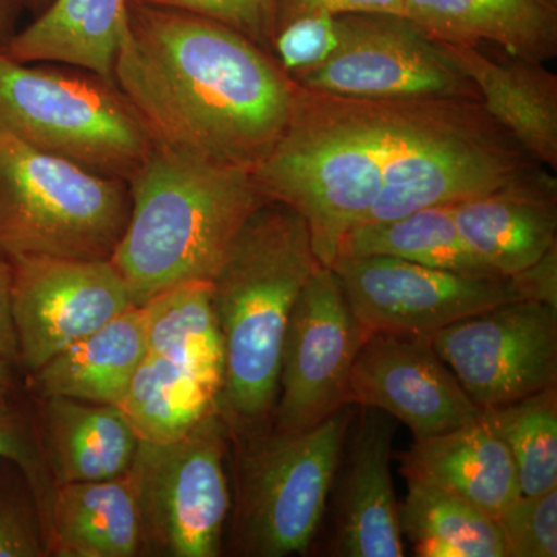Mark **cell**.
Segmentation results:
<instances>
[{
    "label": "cell",
    "mask_w": 557,
    "mask_h": 557,
    "mask_svg": "<svg viewBox=\"0 0 557 557\" xmlns=\"http://www.w3.org/2000/svg\"><path fill=\"white\" fill-rule=\"evenodd\" d=\"M536 166L480 101L296 86L287 129L252 177L267 199L306 219L319 262L330 267L354 226L456 205Z\"/></svg>",
    "instance_id": "1"
},
{
    "label": "cell",
    "mask_w": 557,
    "mask_h": 557,
    "mask_svg": "<svg viewBox=\"0 0 557 557\" xmlns=\"http://www.w3.org/2000/svg\"><path fill=\"white\" fill-rule=\"evenodd\" d=\"M113 79L156 141L252 172L287 129L296 84L240 33L129 2Z\"/></svg>",
    "instance_id": "2"
},
{
    "label": "cell",
    "mask_w": 557,
    "mask_h": 557,
    "mask_svg": "<svg viewBox=\"0 0 557 557\" xmlns=\"http://www.w3.org/2000/svg\"><path fill=\"white\" fill-rule=\"evenodd\" d=\"M321 265L306 219L269 199L249 215L209 281L225 355L218 410L230 437L271 426L289 314Z\"/></svg>",
    "instance_id": "3"
},
{
    "label": "cell",
    "mask_w": 557,
    "mask_h": 557,
    "mask_svg": "<svg viewBox=\"0 0 557 557\" xmlns=\"http://www.w3.org/2000/svg\"><path fill=\"white\" fill-rule=\"evenodd\" d=\"M127 186L129 220L110 262L137 307L186 282L211 281L249 215L269 200L252 172L156 139Z\"/></svg>",
    "instance_id": "4"
},
{
    "label": "cell",
    "mask_w": 557,
    "mask_h": 557,
    "mask_svg": "<svg viewBox=\"0 0 557 557\" xmlns=\"http://www.w3.org/2000/svg\"><path fill=\"white\" fill-rule=\"evenodd\" d=\"M357 405L307 431L230 437L231 511L223 555H307L324 518L333 472Z\"/></svg>",
    "instance_id": "5"
},
{
    "label": "cell",
    "mask_w": 557,
    "mask_h": 557,
    "mask_svg": "<svg viewBox=\"0 0 557 557\" xmlns=\"http://www.w3.org/2000/svg\"><path fill=\"white\" fill-rule=\"evenodd\" d=\"M0 135L106 177L129 180L152 135L112 81L0 50Z\"/></svg>",
    "instance_id": "6"
},
{
    "label": "cell",
    "mask_w": 557,
    "mask_h": 557,
    "mask_svg": "<svg viewBox=\"0 0 557 557\" xmlns=\"http://www.w3.org/2000/svg\"><path fill=\"white\" fill-rule=\"evenodd\" d=\"M129 212L126 180L0 135V251L7 258L110 259Z\"/></svg>",
    "instance_id": "7"
},
{
    "label": "cell",
    "mask_w": 557,
    "mask_h": 557,
    "mask_svg": "<svg viewBox=\"0 0 557 557\" xmlns=\"http://www.w3.org/2000/svg\"><path fill=\"white\" fill-rule=\"evenodd\" d=\"M230 431L212 410L182 437L139 443L129 475L145 557L223 555L231 511Z\"/></svg>",
    "instance_id": "8"
},
{
    "label": "cell",
    "mask_w": 557,
    "mask_h": 557,
    "mask_svg": "<svg viewBox=\"0 0 557 557\" xmlns=\"http://www.w3.org/2000/svg\"><path fill=\"white\" fill-rule=\"evenodd\" d=\"M343 38L335 53L296 86L339 97L480 101L445 44L406 16L341 14Z\"/></svg>",
    "instance_id": "9"
},
{
    "label": "cell",
    "mask_w": 557,
    "mask_h": 557,
    "mask_svg": "<svg viewBox=\"0 0 557 557\" xmlns=\"http://www.w3.org/2000/svg\"><path fill=\"white\" fill-rule=\"evenodd\" d=\"M368 335L336 274L319 267L289 314L271 428L289 434L307 431L354 405L351 366Z\"/></svg>",
    "instance_id": "10"
},
{
    "label": "cell",
    "mask_w": 557,
    "mask_h": 557,
    "mask_svg": "<svg viewBox=\"0 0 557 557\" xmlns=\"http://www.w3.org/2000/svg\"><path fill=\"white\" fill-rule=\"evenodd\" d=\"M431 341L479 409L557 386V309L547 304L507 300L438 330Z\"/></svg>",
    "instance_id": "11"
},
{
    "label": "cell",
    "mask_w": 557,
    "mask_h": 557,
    "mask_svg": "<svg viewBox=\"0 0 557 557\" xmlns=\"http://www.w3.org/2000/svg\"><path fill=\"white\" fill-rule=\"evenodd\" d=\"M10 311L22 379L137 307L110 259H9Z\"/></svg>",
    "instance_id": "12"
},
{
    "label": "cell",
    "mask_w": 557,
    "mask_h": 557,
    "mask_svg": "<svg viewBox=\"0 0 557 557\" xmlns=\"http://www.w3.org/2000/svg\"><path fill=\"white\" fill-rule=\"evenodd\" d=\"M330 269L369 333L431 336L497 304L522 299L511 277L458 273L383 256L338 258Z\"/></svg>",
    "instance_id": "13"
},
{
    "label": "cell",
    "mask_w": 557,
    "mask_h": 557,
    "mask_svg": "<svg viewBox=\"0 0 557 557\" xmlns=\"http://www.w3.org/2000/svg\"><path fill=\"white\" fill-rule=\"evenodd\" d=\"M397 420L383 410L357 406L330 483L319 531L324 555L403 557L399 504L392 479ZM319 534V533H318Z\"/></svg>",
    "instance_id": "14"
},
{
    "label": "cell",
    "mask_w": 557,
    "mask_h": 557,
    "mask_svg": "<svg viewBox=\"0 0 557 557\" xmlns=\"http://www.w3.org/2000/svg\"><path fill=\"white\" fill-rule=\"evenodd\" d=\"M350 403L383 410L405 423L413 440L453 431L480 416L424 335L369 333L351 366Z\"/></svg>",
    "instance_id": "15"
},
{
    "label": "cell",
    "mask_w": 557,
    "mask_h": 557,
    "mask_svg": "<svg viewBox=\"0 0 557 557\" xmlns=\"http://www.w3.org/2000/svg\"><path fill=\"white\" fill-rule=\"evenodd\" d=\"M454 219L469 251L497 276L512 277L557 245V180L544 166L458 201Z\"/></svg>",
    "instance_id": "16"
},
{
    "label": "cell",
    "mask_w": 557,
    "mask_h": 557,
    "mask_svg": "<svg viewBox=\"0 0 557 557\" xmlns=\"http://www.w3.org/2000/svg\"><path fill=\"white\" fill-rule=\"evenodd\" d=\"M408 485L434 487L497 518L520 496L518 471L505 443L483 420L413 440L399 456Z\"/></svg>",
    "instance_id": "17"
},
{
    "label": "cell",
    "mask_w": 557,
    "mask_h": 557,
    "mask_svg": "<svg viewBox=\"0 0 557 557\" xmlns=\"http://www.w3.org/2000/svg\"><path fill=\"white\" fill-rule=\"evenodd\" d=\"M445 44V42H443ZM486 112L541 166L557 170V76L542 62L445 44Z\"/></svg>",
    "instance_id": "18"
},
{
    "label": "cell",
    "mask_w": 557,
    "mask_h": 557,
    "mask_svg": "<svg viewBox=\"0 0 557 557\" xmlns=\"http://www.w3.org/2000/svg\"><path fill=\"white\" fill-rule=\"evenodd\" d=\"M30 397L57 486L119 479L131 471L141 438L119 406Z\"/></svg>",
    "instance_id": "19"
},
{
    "label": "cell",
    "mask_w": 557,
    "mask_h": 557,
    "mask_svg": "<svg viewBox=\"0 0 557 557\" xmlns=\"http://www.w3.org/2000/svg\"><path fill=\"white\" fill-rule=\"evenodd\" d=\"M405 16L440 42L542 64L557 54V0H405Z\"/></svg>",
    "instance_id": "20"
},
{
    "label": "cell",
    "mask_w": 557,
    "mask_h": 557,
    "mask_svg": "<svg viewBox=\"0 0 557 557\" xmlns=\"http://www.w3.org/2000/svg\"><path fill=\"white\" fill-rule=\"evenodd\" d=\"M148 354L145 313L132 307L24 376L33 397L119 406Z\"/></svg>",
    "instance_id": "21"
},
{
    "label": "cell",
    "mask_w": 557,
    "mask_h": 557,
    "mask_svg": "<svg viewBox=\"0 0 557 557\" xmlns=\"http://www.w3.org/2000/svg\"><path fill=\"white\" fill-rule=\"evenodd\" d=\"M129 0H51L2 51L20 62H50L112 81Z\"/></svg>",
    "instance_id": "22"
},
{
    "label": "cell",
    "mask_w": 557,
    "mask_h": 557,
    "mask_svg": "<svg viewBox=\"0 0 557 557\" xmlns=\"http://www.w3.org/2000/svg\"><path fill=\"white\" fill-rule=\"evenodd\" d=\"M49 545L50 557H145L129 472L119 479L57 486Z\"/></svg>",
    "instance_id": "23"
},
{
    "label": "cell",
    "mask_w": 557,
    "mask_h": 557,
    "mask_svg": "<svg viewBox=\"0 0 557 557\" xmlns=\"http://www.w3.org/2000/svg\"><path fill=\"white\" fill-rule=\"evenodd\" d=\"M139 307L145 313L149 354L188 370L219 398L225 355L212 309L211 284L186 282L153 296Z\"/></svg>",
    "instance_id": "24"
},
{
    "label": "cell",
    "mask_w": 557,
    "mask_h": 557,
    "mask_svg": "<svg viewBox=\"0 0 557 557\" xmlns=\"http://www.w3.org/2000/svg\"><path fill=\"white\" fill-rule=\"evenodd\" d=\"M372 256L458 273L497 276L465 245L454 219V205H440L387 222L354 226L341 237L335 259Z\"/></svg>",
    "instance_id": "25"
},
{
    "label": "cell",
    "mask_w": 557,
    "mask_h": 557,
    "mask_svg": "<svg viewBox=\"0 0 557 557\" xmlns=\"http://www.w3.org/2000/svg\"><path fill=\"white\" fill-rule=\"evenodd\" d=\"M119 408L143 442H170L218 409V394L188 370L148 351Z\"/></svg>",
    "instance_id": "26"
},
{
    "label": "cell",
    "mask_w": 557,
    "mask_h": 557,
    "mask_svg": "<svg viewBox=\"0 0 557 557\" xmlns=\"http://www.w3.org/2000/svg\"><path fill=\"white\" fill-rule=\"evenodd\" d=\"M401 533L418 557H507L496 518L434 487L408 485Z\"/></svg>",
    "instance_id": "27"
},
{
    "label": "cell",
    "mask_w": 557,
    "mask_h": 557,
    "mask_svg": "<svg viewBox=\"0 0 557 557\" xmlns=\"http://www.w3.org/2000/svg\"><path fill=\"white\" fill-rule=\"evenodd\" d=\"M480 416L511 454L520 494L533 496L557 487V386L480 409Z\"/></svg>",
    "instance_id": "28"
},
{
    "label": "cell",
    "mask_w": 557,
    "mask_h": 557,
    "mask_svg": "<svg viewBox=\"0 0 557 557\" xmlns=\"http://www.w3.org/2000/svg\"><path fill=\"white\" fill-rule=\"evenodd\" d=\"M0 460L17 465L35 491L47 533H49L51 500L57 483L40 443L38 421L30 394L24 386L16 391H0Z\"/></svg>",
    "instance_id": "29"
},
{
    "label": "cell",
    "mask_w": 557,
    "mask_h": 557,
    "mask_svg": "<svg viewBox=\"0 0 557 557\" xmlns=\"http://www.w3.org/2000/svg\"><path fill=\"white\" fill-rule=\"evenodd\" d=\"M0 557H50L49 534L22 469L0 460Z\"/></svg>",
    "instance_id": "30"
},
{
    "label": "cell",
    "mask_w": 557,
    "mask_h": 557,
    "mask_svg": "<svg viewBox=\"0 0 557 557\" xmlns=\"http://www.w3.org/2000/svg\"><path fill=\"white\" fill-rule=\"evenodd\" d=\"M496 520L507 557L557 556V487L520 494Z\"/></svg>",
    "instance_id": "31"
},
{
    "label": "cell",
    "mask_w": 557,
    "mask_h": 557,
    "mask_svg": "<svg viewBox=\"0 0 557 557\" xmlns=\"http://www.w3.org/2000/svg\"><path fill=\"white\" fill-rule=\"evenodd\" d=\"M341 38V16H302L276 28L271 53L278 67L295 83L296 79L324 64L338 49Z\"/></svg>",
    "instance_id": "32"
},
{
    "label": "cell",
    "mask_w": 557,
    "mask_h": 557,
    "mask_svg": "<svg viewBox=\"0 0 557 557\" xmlns=\"http://www.w3.org/2000/svg\"><path fill=\"white\" fill-rule=\"evenodd\" d=\"M143 5L186 11L219 22L271 53L276 32L277 0H129Z\"/></svg>",
    "instance_id": "33"
},
{
    "label": "cell",
    "mask_w": 557,
    "mask_h": 557,
    "mask_svg": "<svg viewBox=\"0 0 557 557\" xmlns=\"http://www.w3.org/2000/svg\"><path fill=\"white\" fill-rule=\"evenodd\" d=\"M386 13L405 16V0H277L276 28L313 14Z\"/></svg>",
    "instance_id": "34"
},
{
    "label": "cell",
    "mask_w": 557,
    "mask_h": 557,
    "mask_svg": "<svg viewBox=\"0 0 557 557\" xmlns=\"http://www.w3.org/2000/svg\"><path fill=\"white\" fill-rule=\"evenodd\" d=\"M511 278L522 299L537 300L557 309V245Z\"/></svg>",
    "instance_id": "35"
},
{
    "label": "cell",
    "mask_w": 557,
    "mask_h": 557,
    "mask_svg": "<svg viewBox=\"0 0 557 557\" xmlns=\"http://www.w3.org/2000/svg\"><path fill=\"white\" fill-rule=\"evenodd\" d=\"M10 287V260L0 251V358L9 359L10 362L16 366L17 350L13 322H11Z\"/></svg>",
    "instance_id": "36"
},
{
    "label": "cell",
    "mask_w": 557,
    "mask_h": 557,
    "mask_svg": "<svg viewBox=\"0 0 557 557\" xmlns=\"http://www.w3.org/2000/svg\"><path fill=\"white\" fill-rule=\"evenodd\" d=\"M25 5H27L25 0H0V50L17 32L16 22Z\"/></svg>",
    "instance_id": "37"
},
{
    "label": "cell",
    "mask_w": 557,
    "mask_h": 557,
    "mask_svg": "<svg viewBox=\"0 0 557 557\" xmlns=\"http://www.w3.org/2000/svg\"><path fill=\"white\" fill-rule=\"evenodd\" d=\"M24 386L22 373L9 359L0 358V391H16Z\"/></svg>",
    "instance_id": "38"
},
{
    "label": "cell",
    "mask_w": 557,
    "mask_h": 557,
    "mask_svg": "<svg viewBox=\"0 0 557 557\" xmlns=\"http://www.w3.org/2000/svg\"><path fill=\"white\" fill-rule=\"evenodd\" d=\"M51 0H25V3H27V7H30L33 11H35L36 14L40 13L44 9H46L47 5Z\"/></svg>",
    "instance_id": "39"
}]
</instances>
